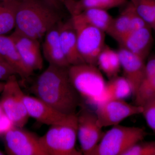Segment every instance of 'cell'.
<instances>
[{
  "mask_svg": "<svg viewBox=\"0 0 155 155\" xmlns=\"http://www.w3.org/2000/svg\"><path fill=\"white\" fill-rule=\"evenodd\" d=\"M58 28L62 50L70 66L85 63L78 51L76 32L71 19L61 20Z\"/></svg>",
  "mask_w": 155,
  "mask_h": 155,
  "instance_id": "cell-15",
  "label": "cell"
},
{
  "mask_svg": "<svg viewBox=\"0 0 155 155\" xmlns=\"http://www.w3.org/2000/svg\"><path fill=\"white\" fill-rule=\"evenodd\" d=\"M137 14L152 29L154 26L155 0H131Z\"/></svg>",
  "mask_w": 155,
  "mask_h": 155,
  "instance_id": "cell-25",
  "label": "cell"
},
{
  "mask_svg": "<svg viewBox=\"0 0 155 155\" xmlns=\"http://www.w3.org/2000/svg\"><path fill=\"white\" fill-rule=\"evenodd\" d=\"M70 15L81 56L86 64L97 66L98 57L105 47V32L87 22L80 14Z\"/></svg>",
  "mask_w": 155,
  "mask_h": 155,
  "instance_id": "cell-6",
  "label": "cell"
},
{
  "mask_svg": "<svg viewBox=\"0 0 155 155\" xmlns=\"http://www.w3.org/2000/svg\"><path fill=\"white\" fill-rule=\"evenodd\" d=\"M0 56L15 70L22 81L33 73L23 63L11 35H0Z\"/></svg>",
  "mask_w": 155,
  "mask_h": 155,
  "instance_id": "cell-17",
  "label": "cell"
},
{
  "mask_svg": "<svg viewBox=\"0 0 155 155\" xmlns=\"http://www.w3.org/2000/svg\"><path fill=\"white\" fill-rule=\"evenodd\" d=\"M97 66L109 79L118 76L121 68L118 52L105 46L98 57Z\"/></svg>",
  "mask_w": 155,
  "mask_h": 155,
  "instance_id": "cell-20",
  "label": "cell"
},
{
  "mask_svg": "<svg viewBox=\"0 0 155 155\" xmlns=\"http://www.w3.org/2000/svg\"><path fill=\"white\" fill-rule=\"evenodd\" d=\"M4 113L3 112L2 108V106H1V103H0V116Z\"/></svg>",
  "mask_w": 155,
  "mask_h": 155,
  "instance_id": "cell-32",
  "label": "cell"
},
{
  "mask_svg": "<svg viewBox=\"0 0 155 155\" xmlns=\"http://www.w3.org/2000/svg\"><path fill=\"white\" fill-rule=\"evenodd\" d=\"M44 37L43 54L49 65L65 68L70 67L61 47L58 24L50 29Z\"/></svg>",
  "mask_w": 155,
  "mask_h": 155,
  "instance_id": "cell-16",
  "label": "cell"
},
{
  "mask_svg": "<svg viewBox=\"0 0 155 155\" xmlns=\"http://www.w3.org/2000/svg\"><path fill=\"white\" fill-rule=\"evenodd\" d=\"M2 95L0 103L4 114L12 121L14 126L23 127L30 117L24 102L25 94L16 75H12L6 81Z\"/></svg>",
  "mask_w": 155,
  "mask_h": 155,
  "instance_id": "cell-7",
  "label": "cell"
},
{
  "mask_svg": "<svg viewBox=\"0 0 155 155\" xmlns=\"http://www.w3.org/2000/svg\"><path fill=\"white\" fill-rule=\"evenodd\" d=\"M147 135L146 131L141 127L119 124L112 126L104 133L92 155H123Z\"/></svg>",
  "mask_w": 155,
  "mask_h": 155,
  "instance_id": "cell-5",
  "label": "cell"
},
{
  "mask_svg": "<svg viewBox=\"0 0 155 155\" xmlns=\"http://www.w3.org/2000/svg\"><path fill=\"white\" fill-rule=\"evenodd\" d=\"M0 63H6L1 56H0Z\"/></svg>",
  "mask_w": 155,
  "mask_h": 155,
  "instance_id": "cell-33",
  "label": "cell"
},
{
  "mask_svg": "<svg viewBox=\"0 0 155 155\" xmlns=\"http://www.w3.org/2000/svg\"><path fill=\"white\" fill-rule=\"evenodd\" d=\"M142 107L143 111L142 114L147 125L155 132V97L149 101Z\"/></svg>",
  "mask_w": 155,
  "mask_h": 155,
  "instance_id": "cell-27",
  "label": "cell"
},
{
  "mask_svg": "<svg viewBox=\"0 0 155 155\" xmlns=\"http://www.w3.org/2000/svg\"><path fill=\"white\" fill-rule=\"evenodd\" d=\"M5 82H2L0 81V94H2L3 91V88H4V85H5Z\"/></svg>",
  "mask_w": 155,
  "mask_h": 155,
  "instance_id": "cell-31",
  "label": "cell"
},
{
  "mask_svg": "<svg viewBox=\"0 0 155 155\" xmlns=\"http://www.w3.org/2000/svg\"><path fill=\"white\" fill-rule=\"evenodd\" d=\"M17 75L13 68L6 63H0V81H6L13 75Z\"/></svg>",
  "mask_w": 155,
  "mask_h": 155,
  "instance_id": "cell-28",
  "label": "cell"
},
{
  "mask_svg": "<svg viewBox=\"0 0 155 155\" xmlns=\"http://www.w3.org/2000/svg\"><path fill=\"white\" fill-rule=\"evenodd\" d=\"M68 68L49 65L31 89L37 97L60 113L72 115L76 114L81 97L70 80Z\"/></svg>",
  "mask_w": 155,
  "mask_h": 155,
  "instance_id": "cell-1",
  "label": "cell"
},
{
  "mask_svg": "<svg viewBox=\"0 0 155 155\" xmlns=\"http://www.w3.org/2000/svg\"><path fill=\"white\" fill-rule=\"evenodd\" d=\"M69 78L87 104L96 107L105 101L107 81L97 66L84 63L68 68Z\"/></svg>",
  "mask_w": 155,
  "mask_h": 155,
  "instance_id": "cell-3",
  "label": "cell"
},
{
  "mask_svg": "<svg viewBox=\"0 0 155 155\" xmlns=\"http://www.w3.org/2000/svg\"><path fill=\"white\" fill-rule=\"evenodd\" d=\"M45 1L58 9H59L61 5L63 4V0H45Z\"/></svg>",
  "mask_w": 155,
  "mask_h": 155,
  "instance_id": "cell-30",
  "label": "cell"
},
{
  "mask_svg": "<svg viewBox=\"0 0 155 155\" xmlns=\"http://www.w3.org/2000/svg\"><path fill=\"white\" fill-rule=\"evenodd\" d=\"M58 10L45 0H19L14 31L39 40L61 21Z\"/></svg>",
  "mask_w": 155,
  "mask_h": 155,
  "instance_id": "cell-2",
  "label": "cell"
},
{
  "mask_svg": "<svg viewBox=\"0 0 155 155\" xmlns=\"http://www.w3.org/2000/svg\"><path fill=\"white\" fill-rule=\"evenodd\" d=\"M77 137V115L75 114L63 123L51 126L40 141L46 155H82L76 148Z\"/></svg>",
  "mask_w": 155,
  "mask_h": 155,
  "instance_id": "cell-4",
  "label": "cell"
},
{
  "mask_svg": "<svg viewBox=\"0 0 155 155\" xmlns=\"http://www.w3.org/2000/svg\"><path fill=\"white\" fill-rule=\"evenodd\" d=\"M143 111L141 106L130 104L124 100H110L97 106L95 113L103 128L119 125L128 117L142 114Z\"/></svg>",
  "mask_w": 155,
  "mask_h": 155,
  "instance_id": "cell-10",
  "label": "cell"
},
{
  "mask_svg": "<svg viewBox=\"0 0 155 155\" xmlns=\"http://www.w3.org/2000/svg\"><path fill=\"white\" fill-rule=\"evenodd\" d=\"M77 115V137L81 153L84 155H92L104 132L95 112L83 107Z\"/></svg>",
  "mask_w": 155,
  "mask_h": 155,
  "instance_id": "cell-8",
  "label": "cell"
},
{
  "mask_svg": "<svg viewBox=\"0 0 155 155\" xmlns=\"http://www.w3.org/2000/svg\"><path fill=\"white\" fill-rule=\"evenodd\" d=\"M14 126L13 122L4 113L0 116V135H4Z\"/></svg>",
  "mask_w": 155,
  "mask_h": 155,
  "instance_id": "cell-29",
  "label": "cell"
},
{
  "mask_svg": "<svg viewBox=\"0 0 155 155\" xmlns=\"http://www.w3.org/2000/svg\"><path fill=\"white\" fill-rule=\"evenodd\" d=\"M20 57L25 66L32 72L40 70L43 60L38 40L31 38L14 31L11 35Z\"/></svg>",
  "mask_w": 155,
  "mask_h": 155,
  "instance_id": "cell-11",
  "label": "cell"
},
{
  "mask_svg": "<svg viewBox=\"0 0 155 155\" xmlns=\"http://www.w3.org/2000/svg\"><path fill=\"white\" fill-rule=\"evenodd\" d=\"M155 97V56L146 63L144 76L137 91L134 104L143 107Z\"/></svg>",
  "mask_w": 155,
  "mask_h": 155,
  "instance_id": "cell-18",
  "label": "cell"
},
{
  "mask_svg": "<svg viewBox=\"0 0 155 155\" xmlns=\"http://www.w3.org/2000/svg\"><path fill=\"white\" fill-rule=\"evenodd\" d=\"M6 152L10 155H46L40 137L35 134L14 126L4 135Z\"/></svg>",
  "mask_w": 155,
  "mask_h": 155,
  "instance_id": "cell-9",
  "label": "cell"
},
{
  "mask_svg": "<svg viewBox=\"0 0 155 155\" xmlns=\"http://www.w3.org/2000/svg\"><path fill=\"white\" fill-rule=\"evenodd\" d=\"M78 14H80L90 24L107 33L110 28L114 19L107 10L103 9H86Z\"/></svg>",
  "mask_w": 155,
  "mask_h": 155,
  "instance_id": "cell-24",
  "label": "cell"
},
{
  "mask_svg": "<svg viewBox=\"0 0 155 155\" xmlns=\"http://www.w3.org/2000/svg\"><path fill=\"white\" fill-rule=\"evenodd\" d=\"M18 4L19 0L0 2V35H5L15 28Z\"/></svg>",
  "mask_w": 155,
  "mask_h": 155,
  "instance_id": "cell-22",
  "label": "cell"
},
{
  "mask_svg": "<svg viewBox=\"0 0 155 155\" xmlns=\"http://www.w3.org/2000/svg\"><path fill=\"white\" fill-rule=\"evenodd\" d=\"M123 155H155V141L138 142Z\"/></svg>",
  "mask_w": 155,
  "mask_h": 155,
  "instance_id": "cell-26",
  "label": "cell"
},
{
  "mask_svg": "<svg viewBox=\"0 0 155 155\" xmlns=\"http://www.w3.org/2000/svg\"><path fill=\"white\" fill-rule=\"evenodd\" d=\"M11 1V0H0V2H6V1Z\"/></svg>",
  "mask_w": 155,
  "mask_h": 155,
  "instance_id": "cell-35",
  "label": "cell"
},
{
  "mask_svg": "<svg viewBox=\"0 0 155 155\" xmlns=\"http://www.w3.org/2000/svg\"><path fill=\"white\" fill-rule=\"evenodd\" d=\"M24 102L29 117L45 125L51 126L61 124L70 115L60 113L36 97L25 94Z\"/></svg>",
  "mask_w": 155,
  "mask_h": 155,
  "instance_id": "cell-12",
  "label": "cell"
},
{
  "mask_svg": "<svg viewBox=\"0 0 155 155\" xmlns=\"http://www.w3.org/2000/svg\"><path fill=\"white\" fill-rule=\"evenodd\" d=\"M125 0H63V4L70 14H78L86 9L107 10L121 5Z\"/></svg>",
  "mask_w": 155,
  "mask_h": 155,
  "instance_id": "cell-19",
  "label": "cell"
},
{
  "mask_svg": "<svg viewBox=\"0 0 155 155\" xmlns=\"http://www.w3.org/2000/svg\"><path fill=\"white\" fill-rule=\"evenodd\" d=\"M118 52L123 76L130 84L134 97L144 76L145 62L143 59L124 48L121 47Z\"/></svg>",
  "mask_w": 155,
  "mask_h": 155,
  "instance_id": "cell-13",
  "label": "cell"
},
{
  "mask_svg": "<svg viewBox=\"0 0 155 155\" xmlns=\"http://www.w3.org/2000/svg\"><path fill=\"white\" fill-rule=\"evenodd\" d=\"M5 155V154L4 153L2 152V151L0 150V155Z\"/></svg>",
  "mask_w": 155,
  "mask_h": 155,
  "instance_id": "cell-34",
  "label": "cell"
},
{
  "mask_svg": "<svg viewBox=\"0 0 155 155\" xmlns=\"http://www.w3.org/2000/svg\"><path fill=\"white\" fill-rule=\"evenodd\" d=\"M152 30L150 26H146L130 31L119 43L121 47L145 61L152 46Z\"/></svg>",
  "mask_w": 155,
  "mask_h": 155,
  "instance_id": "cell-14",
  "label": "cell"
},
{
  "mask_svg": "<svg viewBox=\"0 0 155 155\" xmlns=\"http://www.w3.org/2000/svg\"><path fill=\"white\" fill-rule=\"evenodd\" d=\"M131 2L120 15L114 19L110 28L107 33L119 42L130 31V15L132 9Z\"/></svg>",
  "mask_w": 155,
  "mask_h": 155,
  "instance_id": "cell-23",
  "label": "cell"
},
{
  "mask_svg": "<svg viewBox=\"0 0 155 155\" xmlns=\"http://www.w3.org/2000/svg\"><path fill=\"white\" fill-rule=\"evenodd\" d=\"M133 96L131 85L124 76L118 75L107 81L104 101L110 100L125 101Z\"/></svg>",
  "mask_w": 155,
  "mask_h": 155,
  "instance_id": "cell-21",
  "label": "cell"
}]
</instances>
